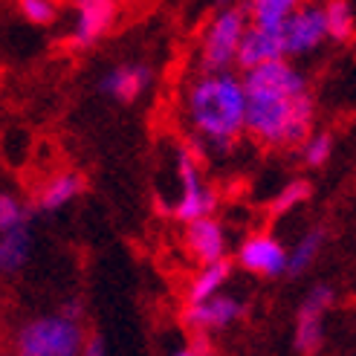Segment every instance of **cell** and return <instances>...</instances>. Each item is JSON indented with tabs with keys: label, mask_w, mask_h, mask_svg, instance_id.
Returning <instances> with one entry per match:
<instances>
[{
	"label": "cell",
	"mask_w": 356,
	"mask_h": 356,
	"mask_svg": "<svg viewBox=\"0 0 356 356\" xmlns=\"http://www.w3.org/2000/svg\"><path fill=\"white\" fill-rule=\"evenodd\" d=\"M246 134L261 145H305L313 136L316 104L307 79L284 58L243 73Z\"/></svg>",
	"instance_id": "obj_1"
},
{
	"label": "cell",
	"mask_w": 356,
	"mask_h": 356,
	"mask_svg": "<svg viewBox=\"0 0 356 356\" xmlns=\"http://www.w3.org/2000/svg\"><path fill=\"white\" fill-rule=\"evenodd\" d=\"M188 122L209 145L226 151L246 134V87L235 73H200L186 96Z\"/></svg>",
	"instance_id": "obj_2"
},
{
	"label": "cell",
	"mask_w": 356,
	"mask_h": 356,
	"mask_svg": "<svg viewBox=\"0 0 356 356\" xmlns=\"http://www.w3.org/2000/svg\"><path fill=\"white\" fill-rule=\"evenodd\" d=\"M84 348L81 322L61 313L26 318L12 339V356H84Z\"/></svg>",
	"instance_id": "obj_3"
},
{
	"label": "cell",
	"mask_w": 356,
	"mask_h": 356,
	"mask_svg": "<svg viewBox=\"0 0 356 356\" xmlns=\"http://www.w3.org/2000/svg\"><path fill=\"white\" fill-rule=\"evenodd\" d=\"M249 29V15L241 6H226L211 15L200 38V67L203 73H229L238 64V49Z\"/></svg>",
	"instance_id": "obj_4"
},
{
	"label": "cell",
	"mask_w": 356,
	"mask_h": 356,
	"mask_svg": "<svg viewBox=\"0 0 356 356\" xmlns=\"http://www.w3.org/2000/svg\"><path fill=\"white\" fill-rule=\"evenodd\" d=\"M177 174H180V200L174 203V218L186 226L194 220L211 218V211L218 206V197L203 186L197 159H194V154L188 148L177 151Z\"/></svg>",
	"instance_id": "obj_5"
},
{
	"label": "cell",
	"mask_w": 356,
	"mask_h": 356,
	"mask_svg": "<svg viewBox=\"0 0 356 356\" xmlns=\"http://www.w3.org/2000/svg\"><path fill=\"white\" fill-rule=\"evenodd\" d=\"M333 305V290L327 284H316V287L305 296L296 316V333H293V348L301 356H316L325 342V310Z\"/></svg>",
	"instance_id": "obj_6"
},
{
	"label": "cell",
	"mask_w": 356,
	"mask_h": 356,
	"mask_svg": "<svg viewBox=\"0 0 356 356\" xmlns=\"http://www.w3.org/2000/svg\"><path fill=\"white\" fill-rule=\"evenodd\" d=\"M235 261L241 264V270L261 275V278H278L287 275V264H290V252L275 235L266 232H255L246 241H241Z\"/></svg>",
	"instance_id": "obj_7"
},
{
	"label": "cell",
	"mask_w": 356,
	"mask_h": 356,
	"mask_svg": "<svg viewBox=\"0 0 356 356\" xmlns=\"http://www.w3.org/2000/svg\"><path fill=\"white\" fill-rule=\"evenodd\" d=\"M281 35L287 56H305V52L316 49L325 38H330L325 6H298Z\"/></svg>",
	"instance_id": "obj_8"
},
{
	"label": "cell",
	"mask_w": 356,
	"mask_h": 356,
	"mask_svg": "<svg viewBox=\"0 0 356 356\" xmlns=\"http://www.w3.org/2000/svg\"><path fill=\"white\" fill-rule=\"evenodd\" d=\"M284 56H287V47H284L281 32H266V29H258L249 24L243 41H241V49H238V67L243 73H252L258 67L284 61Z\"/></svg>",
	"instance_id": "obj_9"
},
{
	"label": "cell",
	"mask_w": 356,
	"mask_h": 356,
	"mask_svg": "<svg viewBox=\"0 0 356 356\" xmlns=\"http://www.w3.org/2000/svg\"><path fill=\"white\" fill-rule=\"evenodd\" d=\"M116 21V3L113 0H81L76 6L73 21V44L76 47H93L99 38L108 35Z\"/></svg>",
	"instance_id": "obj_10"
},
{
	"label": "cell",
	"mask_w": 356,
	"mask_h": 356,
	"mask_svg": "<svg viewBox=\"0 0 356 356\" xmlns=\"http://www.w3.org/2000/svg\"><path fill=\"white\" fill-rule=\"evenodd\" d=\"M243 316V305L232 296H218L211 301H203V305H188L186 313H183V322L206 336V330H220V327H229L232 322Z\"/></svg>",
	"instance_id": "obj_11"
},
{
	"label": "cell",
	"mask_w": 356,
	"mask_h": 356,
	"mask_svg": "<svg viewBox=\"0 0 356 356\" xmlns=\"http://www.w3.org/2000/svg\"><path fill=\"white\" fill-rule=\"evenodd\" d=\"M186 246L203 266L226 261V232L218 218H203L186 226Z\"/></svg>",
	"instance_id": "obj_12"
},
{
	"label": "cell",
	"mask_w": 356,
	"mask_h": 356,
	"mask_svg": "<svg viewBox=\"0 0 356 356\" xmlns=\"http://www.w3.org/2000/svg\"><path fill=\"white\" fill-rule=\"evenodd\" d=\"M151 79H154V73L145 64H119L102 79L99 87L108 96H113L116 102H134L136 96H142L148 90Z\"/></svg>",
	"instance_id": "obj_13"
},
{
	"label": "cell",
	"mask_w": 356,
	"mask_h": 356,
	"mask_svg": "<svg viewBox=\"0 0 356 356\" xmlns=\"http://www.w3.org/2000/svg\"><path fill=\"white\" fill-rule=\"evenodd\" d=\"M32 255V232L29 223L15 226L9 232H0V270L6 275L24 270Z\"/></svg>",
	"instance_id": "obj_14"
},
{
	"label": "cell",
	"mask_w": 356,
	"mask_h": 356,
	"mask_svg": "<svg viewBox=\"0 0 356 356\" xmlns=\"http://www.w3.org/2000/svg\"><path fill=\"white\" fill-rule=\"evenodd\" d=\"M232 275V261H220V264H209V266H200V273L191 278L188 284V305H203V301H211L220 296V287L229 281Z\"/></svg>",
	"instance_id": "obj_15"
},
{
	"label": "cell",
	"mask_w": 356,
	"mask_h": 356,
	"mask_svg": "<svg viewBox=\"0 0 356 356\" xmlns=\"http://www.w3.org/2000/svg\"><path fill=\"white\" fill-rule=\"evenodd\" d=\"M296 9H298L296 0H255V3L246 6V15H249V24L258 29L284 32Z\"/></svg>",
	"instance_id": "obj_16"
},
{
	"label": "cell",
	"mask_w": 356,
	"mask_h": 356,
	"mask_svg": "<svg viewBox=\"0 0 356 356\" xmlns=\"http://www.w3.org/2000/svg\"><path fill=\"white\" fill-rule=\"evenodd\" d=\"M84 188V180L81 174L76 171H67V174H56L52 180L38 191V209L44 211H56V209H64L67 203H73Z\"/></svg>",
	"instance_id": "obj_17"
},
{
	"label": "cell",
	"mask_w": 356,
	"mask_h": 356,
	"mask_svg": "<svg viewBox=\"0 0 356 356\" xmlns=\"http://www.w3.org/2000/svg\"><path fill=\"white\" fill-rule=\"evenodd\" d=\"M322 243H325V232L322 229H310V232H305L290 249V264H287V275L296 278L301 273L310 270V264L318 258V252H322Z\"/></svg>",
	"instance_id": "obj_18"
},
{
	"label": "cell",
	"mask_w": 356,
	"mask_h": 356,
	"mask_svg": "<svg viewBox=\"0 0 356 356\" xmlns=\"http://www.w3.org/2000/svg\"><path fill=\"white\" fill-rule=\"evenodd\" d=\"M325 15H327V32L333 41H350L353 32H356V17H353V9L345 3V0H330L325 6Z\"/></svg>",
	"instance_id": "obj_19"
},
{
	"label": "cell",
	"mask_w": 356,
	"mask_h": 356,
	"mask_svg": "<svg viewBox=\"0 0 356 356\" xmlns=\"http://www.w3.org/2000/svg\"><path fill=\"white\" fill-rule=\"evenodd\" d=\"M310 183L307 180H293V183H287L278 194H275V200H273V215H284V211H290V209H296L298 203H305V200H310Z\"/></svg>",
	"instance_id": "obj_20"
},
{
	"label": "cell",
	"mask_w": 356,
	"mask_h": 356,
	"mask_svg": "<svg viewBox=\"0 0 356 356\" xmlns=\"http://www.w3.org/2000/svg\"><path fill=\"white\" fill-rule=\"evenodd\" d=\"M330 151H333V136L325 134V131H318L305 142V145H301V159H305L310 168H318V165L327 163Z\"/></svg>",
	"instance_id": "obj_21"
},
{
	"label": "cell",
	"mask_w": 356,
	"mask_h": 356,
	"mask_svg": "<svg viewBox=\"0 0 356 356\" xmlns=\"http://www.w3.org/2000/svg\"><path fill=\"white\" fill-rule=\"evenodd\" d=\"M26 223V209L24 203L15 197V194L3 191L0 194V232H9L15 226H24Z\"/></svg>",
	"instance_id": "obj_22"
},
{
	"label": "cell",
	"mask_w": 356,
	"mask_h": 356,
	"mask_svg": "<svg viewBox=\"0 0 356 356\" xmlns=\"http://www.w3.org/2000/svg\"><path fill=\"white\" fill-rule=\"evenodd\" d=\"M17 9H21V15L26 21L38 24V26H47V24L56 21V6H52L49 0H21Z\"/></svg>",
	"instance_id": "obj_23"
},
{
	"label": "cell",
	"mask_w": 356,
	"mask_h": 356,
	"mask_svg": "<svg viewBox=\"0 0 356 356\" xmlns=\"http://www.w3.org/2000/svg\"><path fill=\"white\" fill-rule=\"evenodd\" d=\"M171 356H211V345H209V339H206L203 333H197L191 345H186V348H180V350H174Z\"/></svg>",
	"instance_id": "obj_24"
},
{
	"label": "cell",
	"mask_w": 356,
	"mask_h": 356,
	"mask_svg": "<svg viewBox=\"0 0 356 356\" xmlns=\"http://www.w3.org/2000/svg\"><path fill=\"white\" fill-rule=\"evenodd\" d=\"M58 313L67 316V318H73V322H81V313H84V310H81V301H79V298H67Z\"/></svg>",
	"instance_id": "obj_25"
},
{
	"label": "cell",
	"mask_w": 356,
	"mask_h": 356,
	"mask_svg": "<svg viewBox=\"0 0 356 356\" xmlns=\"http://www.w3.org/2000/svg\"><path fill=\"white\" fill-rule=\"evenodd\" d=\"M84 356H108V350H104V342L99 339V336H90V339H87Z\"/></svg>",
	"instance_id": "obj_26"
}]
</instances>
